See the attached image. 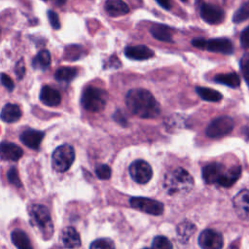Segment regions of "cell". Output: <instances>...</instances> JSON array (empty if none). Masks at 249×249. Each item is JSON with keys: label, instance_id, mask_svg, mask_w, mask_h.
Here are the masks:
<instances>
[{"label": "cell", "instance_id": "obj_23", "mask_svg": "<svg viewBox=\"0 0 249 249\" xmlns=\"http://www.w3.org/2000/svg\"><path fill=\"white\" fill-rule=\"evenodd\" d=\"M213 81L215 83L222 84V85H225V86L232 88V89H235L240 85V78L235 72L218 74L214 77Z\"/></svg>", "mask_w": 249, "mask_h": 249}, {"label": "cell", "instance_id": "obj_10", "mask_svg": "<svg viewBox=\"0 0 249 249\" xmlns=\"http://www.w3.org/2000/svg\"><path fill=\"white\" fill-rule=\"evenodd\" d=\"M128 170L132 180L138 184L148 183L153 176V170L151 165L143 160H134L129 165Z\"/></svg>", "mask_w": 249, "mask_h": 249}, {"label": "cell", "instance_id": "obj_32", "mask_svg": "<svg viewBox=\"0 0 249 249\" xmlns=\"http://www.w3.org/2000/svg\"><path fill=\"white\" fill-rule=\"evenodd\" d=\"M115 247V244L114 242L109 239V238H100V239H96L94 240L90 245H89V248H94V249H99V248H106V249H109V248H114Z\"/></svg>", "mask_w": 249, "mask_h": 249}, {"label": "cell", "instance_id": "obj_17", "mask_svg": "<svg viewBox=\"0 0 249 249\" xmlns=\"http://www.w3.org/2000/svg\"><path fill=\"white\" fill-rule=\"evenodd\" d=\"M0 155L2 160L17 161L23 155V151L19 146L14 143L2 142L0 145Z\"/></svg>", "mask_w": 249, "mask_h": 249}, {"label": "cell", "instance_id": "obj_39", "mask_svg": "<svg viewBox=\"0 0 249 249\" xmlns=\"http://www.w3.org/2000/svg\"><path fill=\"white\" fill-rule=\"evenodd\" d=\"M156 1L164 10H170L171 9V0H156Z\"/></svg>", "mask_w": 249, "mask_h": 249}, {"label": "cell", "instance_id": "obj_40", "mask_svg": "<svg viewBox=\"0 0 249 249\" xmlns=\"http://www.w3.org/2000/svg\"><path fill=\"white\" fill-rule=\"evenodd\" d=\"M66 2V0H56V3L58 6H61V5H64Z\"/></svg>", "mask_w": 249, "mask_h": 249}, {"label": "cell", "instance_id": "obj_36", "mask_svg": "<svg viewBox=\"0 0 249 249\" xmlns=\"http://www.w3.org/2000/svg\"><path fill=\"white\" fill-rule=\"evenodd\" d=\"M15 74L17 75L18 80H21L25 74V66H24V61L22 58H20L15 67Z\"/></svg>", "mask_w": 249, "mask_h": 249}, {"label": "cell", "instance_id": "obj_16", "mask_svg": "<svg viewBox=\"0 0 249 249\" xmlns=\"http://www.w3.org/2000/svg\"><path fill=\"white\" fill-rule=\"evenodd\" d=\"M39 98L43 104L50 107L57 106L61 102V95L59 91L50 86H44L41 89Z\"/></svg>", "mask_w": 249, "mask_h": 249}, {"label": "cell", "instance_id": "obj_34", "mask_svg": "<svg viewBox=\"0 0 249 249\" xmlns=\"http://www.w3.org/2000/svg\"><path fill=\"white\" fill-rule=\"evenodd\" d=\"M47 15H48V18H49V21H50L52 27L53 29H59L60 28V21H59L58 15L55 12H53V10H49Z\"/></svg>", "mask_w": 249, "mask_h": 249}, {"label": "cell", "instance_id": "obj_3", "mask_svg": "<svg viewBox=\"0 0 249 249\" xmlns=\"http://www.w3.org/2000/svg\"><path fill=\"white\" fill-rule=\"evenodd\" d=\"M162 186L170 196L186 195L193 189L194 179L186 169L178 167L165 174Z\"/></svg>", "mask_w": 249, "mask_h": 249}, {"label": "cell", "instance_id": "obj_30", "mask_svg": "<svg viewBox=\"0 0 249 249\" xmlns=\"http://www.w3.org/2000/svg\"><path fill=\"white\" fill-rule=\"evenodd\" d=\"M151 247L156 249H171L173 245L165 236L158 235L153 239Z\"/></svg>", "mask_w": 249, "mask_h": 249}, {"label": "cell", "instance_id": "obj_35", "mask_svg": "<svg viewBox=\"0 0 249 249\" xmlns=\"http://www.w3.org/2000/svg\"><path fill=\"white\" fill-rule=\"evenodd\" d=\"M240 66H241V70L242 73L247 81V84L249 86V53H247L246 55H244L240 61Z\"/></svg>", "mask_w": 249, "mask_h": 249}, {"label": "cell", "instance_id": "obj_21", "mask_svg": "<svg viewBox=\"0 0 249 249\" xmlns=\"http://www.w3.org/2000/svg\"><path fill=\"white\" fill-rule=\"evenodd\" d=\"M21 117V110L18 105L7 103L1 111V119L6 123H15Z\"/></svg>", "mask_w": 249, "mask_h": 249}, {"label": "cell", "instance_id": "obj_26", "mask_svg": "<svg viewBox=\"0 0 249 249\" xmlns=\"http://www.w3.org/2000/svg\"><path fill=\"white\" fill-rule=\"evenodd\" d=\"M196 91L199 95L200 98H202L203 100H206V101L218 102L223 98V95L219 91H217L215 89H209V88L196 87Z\"/></svg>", "mask_w": 249, "mask_h": 249}, {"label": "cell", "instance_id": "obj_19", "mask_svg": "<svg viewBox=\"0 0 249 249\" xmlns=\"http://www.w3.org/2000/svg\"><path fill=\"white\" fill-rule=\"evenodd\" d=\"M61 239L64 247L78 248L81 246V238L77 231L73 227H66L62 230Z\"/></svg>", "mask_w": 249, "mask_h": 249}, {"label": "cell", "instance_id": "obj_9", "mask_svg": "<svg viewBox=\"0 0 249 249\" xmlns=\"http://www.w3.org/2000/svg\"><path fill=\"white\" fill-rule=\"evenodd\" d=\"M129 204L131 207L145 212L151 215H161L163 213V204L158 200L148 198V197H141V196H134L129 198Z\"/></svg>", "mask_w": 249, "mask_h": 249}, {"label": "cell", "instance_id": "obj_2", "mask_svg": "<svg viewBox=\"0 0 249 249\" xmlns=\"http://www.w3.org/2000/svg\"><path fill=\"white\" fill-rule=\"evenodd\" d=\"M242 168L239 164L226 167L220 162H211L203 166L201 175L207 184H216L224 188L231 187L241 176Z\"/></svg>", "mask_w": 249, "mask_h": 249}, {"label": "cell", "instance_id": "obj_41", "mask_svg": "<svg viewBox=\"0 0 249 249\" xmlns=\"http://www.w3.org/2000/svg\"><path fill=\"white\" fill-rule=\"evenodd\" d=\"M181 1H182V2H187L188 0H181Z\"/></svg>", "mask_w": 249, "mask_h": 249}, {"label": "cell", "instance_id": "obj_8", "mask_svg": "<svg viewBox=\"0 0 249 249\" xmlns=\"http://www.w3.org/2000/svg\"><path fill=\"white\" fill-rule=\"evenodd\" d=\"M234 127L233 120L229 116L214 119L206 127V135L210 138H221L230 134Z\"/></svg>", "mask_w": 249, "mask_h": 249}, {"label": "cell", "instance_id": "obj_11", "mask_svg": "<svg viewBox=\"0 0 249 249\" xmlns=\"http://www.w3.org/2000/svg\"><path fill=\"white\" fill-rule=\"evenodd\" d=\"M199 247L203 249H220L224 246V238L221 232L207 229L200 232L197 239Z\"/></svg>", "mask_w": 249, "mask_h": 249}, {"label": "cell", "instance_id": "obj_5", "mask_svg": "<svg viewBox=\"0 0 249 249\" xmlns=\"http://www.w3.org/2000/svg\"><path fill=\"white\" fill-rule=\"evenodd\" d=\"M107 92L99 88L88 87L82 93L81 104L83 108L89 112H100L107 103Z\"/></svg>", "mask_w": 249, "mask_h": 249}, {"label": "cell", "instance_id": "obj_28", "mask_svg": "<svg viewBox=\"0 0 249 249\" xmlns=\"http://www.w3.org/2000/svg\"><path fill=\"white\" fill-rule=\"evenodd\" d=\"M249 18V0L245 2L239 9L236 10L232 17V21L234 23H240Z\"/></svg>", "mask_w": 249, "mask_h": 249}, {"label": "cell", "instance_id": "obj_25", "mask_svg": "<svg viewBox=\"0 0 249 249\" xmlns=\"http://www.w3.org/2000/svg\"><path fill=\"white\" fill-rule=\"evenodd\" d=\"M177 236L181 240V242L185 243L189 240V238L193 235V233L196 231V227L194 224H192L189 221H184L180 223L177 226L176 229Z\"/></svg>", "mask_w": 249, "mask_h": 249}, {"label": "cell", "instance_id": "obj_13", "mask_svg": "<svg viewBox=\"0 0 249 249\" xmlns=\"http://www.w3.org/2000/svg\"><path fill=\"white\" fill-rule=\"evenodd\" d=\"M232 204L236 215L245 221H249V190L243 189L238 192L233 199Z\"/></svg>", "mask_w": 249, "mask_h": 249}, {"label": "cell", "instance_id": "obj_29", "mask_svg": "<svg viewBox=\"0 0 249 249\" xmlns=\"http://www.w3.org/2000/svg\"><path fill=\"white\" fill-rule=\"evenodd\" d=\"M82 53H83V48L81 46L70 45V46H67L65 48L64 56L67 59L74 60V59H77V58L81 57Z\"/></svg>", "mask_w": 249, "mask_h": 249}, {"label": "cell", "instance_id": "obj_27", "mask_svg": "<svg viewBox=\"0 0 249 249\" xmlns=\"http://www.w3.org/2000/svg\"><path fill=\"white\" fill-rule=\"evenodd\" d=\"M77 69L74 67H61L54 73V78L58 82H70L77 76Z\"/></svg>", "mask_w": 249, "mask_h": 249}, {"label": "cell", "instance_id": "obj_31", "mask_svg": "<svg viewBox=\"0 0 249 249\" xmlns=\"http://www.w3.org/2000/svg\"><path fill=\"white\" fill-rule=\"evenodd\" d=\"M95 174L101 180H108L111 177L112 170L111 167L107 164H99L95 168Z\"/></svg>", "mask_w": 249, "mask_h": 249}, {"label": "cell", "instance_id": "obj_1", "mask_svg": "<svg viewBox=\"0 0 249 249\" xmlns=\"http://www.w3.org/2000/svg\"><path fill=\"white\" fill-rule=\"evenodd\" d=\"M125 104L132 114L142 119H153L160 113L159 102L144 89H129L125 95Z\"/></svg>", "mask_w": 249, "mask_h": 249}, {"label": "cell", "instance_id": "obj_24", "mask_svg": "<svg viewBox=\"0 0 249 249\" xmlns=\"http://www.w3.org/2000/svg\"><path fill=\"white\" fill-rule=\"evenodd\" d=\"M51 64V54L48 50L40 51L32 59V66L35 69L45 71Z\"/></svg>", "mask_w": 249, "mask_h": 249}, {"label": "cell", "instance_id": "obj_6", "mask_svg": "<svg viewBox=\"0 0 249 249\" xmlns=\"http://www.w3.org/2000/svg\"><path fill=\"white\" fill-rule=\"evenodd\" d=\"M192 45L197 49L207 50L212 53L223 54H231L233 53V45L228 38H214L210 40L196 38L192 40Z\"/></svg>", "mask_w": 249, "mask_h": 249}, {"label": "cell", "instance_id": "obj_38", "mask_svg": "<svg viewBox=\"0 0 249 249\" xmlns=\"http://www.w3.org/2000/svg\"><path fill=\"white\" fill-rule=\"evenodd\" d=\"M240 44L243 49H249V25L240 34Z\"/></svg>", "mask_w": 249, "mask_h": 249}, {"label": "cell", "instance_id": "obj_7", "mask_svg": "<svg viewBox=\"0 0 249 249\" xmlns=\"http://www.w3.org/2000/svg\"><path fill=\"white\" fill-rule=\"evenodd\" d=\"M75 160L74 148L69 144L58 146L53 153L52 163L57 172H65L70 168Z\"/></svg>", "mask_w": 249, "mask_h": 249}, {"label": "cell", "instance_id": "obj_37", "mask_svg": "<svg viewBox=\"0 0 249 249\" xmlns=\"http://www.w3.org/2000/svg\"><path fill=\"white\" fill-rule=\"evenodd\" d=\"M1 83L9 91H12L15 88V84H14L13 80L8 75H6L5 73L1 74Z\"/></svg>", "mask_w": 249, "mask_h": 249}, {"label": "cell", "instance_id": "obj_20", "mask_svg": "<svg viewBox=\"0 0 249 249\" xmlns=\"http://www.w3.org/2000/svg\"><path fill=\"white\" fill-rule=\"evenodd\" d=\"M151 35L161 42H172V29L164 24L156 23L150 28Z\"/></svg>", "mask_w": 249, "mask_h": 249}, {"label": "cell", "instance_id": "obj_12", "mask_svg": "<svg viewBox=\"0 0 249 249\" xmlns=\"http://www.w3.org/2000/svg\"><path fill=\"white\" fill-rule=\"evenodd\" d=\"M199 13L201 18L209 24H219L225 18L223 9L209 3H201L199 6Z\"/></svg>", "mask_w": 249, "mask_h": 249}, {"label": "cell", "instance_id": "obj_4", "mask_svg": "<svg viewBox=\"0 0 249 249\" xmlns=\"http://www.w3.org/2000/svg\"><path fill=\"white\" fill-rule=\"evenodd\" d=\"M30 222L38 229L45 239L52 236L53 227L48 208L42 204H34L30 209Z\"/></svg>", "mask_w": 249, "mask_h": 249}, {"label": "cell", "instance_id": "obj_15", "mask_svg": "<svg viewBox=\"0 0 249 249\" xmlns=\"http://www.w3.org/2000/svg\"><path fill=\"white\" fill-rule=\"evenodd\" d=\"M44 136H45V133L43 131L35 130V129H27L20 134L19 139L26 147L32 150H38Z\"/></svg>", "mask_w": 249, "mask_h": 249}, {"label": "cell", "instance_id": "obj_14", "mask_svg": "<svg viewBox=\"0 0 249 249\" xmlns=\"http://www.w3.org/2000/svg\"><path fill=\"white\" fill-rule=\"evenodd\" d=\"M124 54L127 58L133 60H144L151 58L155 55L153 50L144 45L128 46L124 49Z\"/></svg>", "mask_w": 249, "mask_h": 249}, {"label": "cell", "instance_id": "obj_42", "mask_svg": "<svg viewBox=\"0 0 249 249\" xmlns=\"http://www.w3.org/2000/svg\"><path fill=\"white\" fill-rule=\"evenodd\" d=\"M43 1H47V0H43Z\"/></svg>", "mask_w": 249, "mask_h": 249}, {"label": "cell", "instance_id": "obj_18", "mask_svg": "<svg viewBox=\"0 0 249 249\" xmlns=\"http://www.w3.org/2000/svg\"><path fill=\"white\" fill-rule=\"evenodd\" d=\"M104 8L106 14L113 18L124 16L129 12V7L123 0H106Z\"/></svg>", "mask_w": 249, "mask_h": 249}, {"label": "cell", "instance_id": "obj_33", "mask_svg": "<svg viewBox=\"0 0 249 249\" xmlns=\"http://www.w3.org/2000/svg\"><path fill=\"white\" fill-rule=\"evenodd\" d=\"M7 178H8V181L13 184L14 186L16 187H21V182H20V179H19V176H18V172L17 170V168L15 167H11L8 172H7Z\"/></svg>", "mask_w": 249, "mask_h": 249}, {"label": "cell", "instance_id": "obj_22", "mask_svg": "<svg viewBox=\"0 0 249 249\" xmlns=\"http://www.w3.org/2000/svg\"><path fill=\"white\" fill-rule=\"evenodd\" d=\"M11 240L13 244L18 249H32V245L30 244V240L27 234L19 229L14 230L12 231Z\"/></svg>", "mask_w": 249, "mask_h": 249}]
</instances>
